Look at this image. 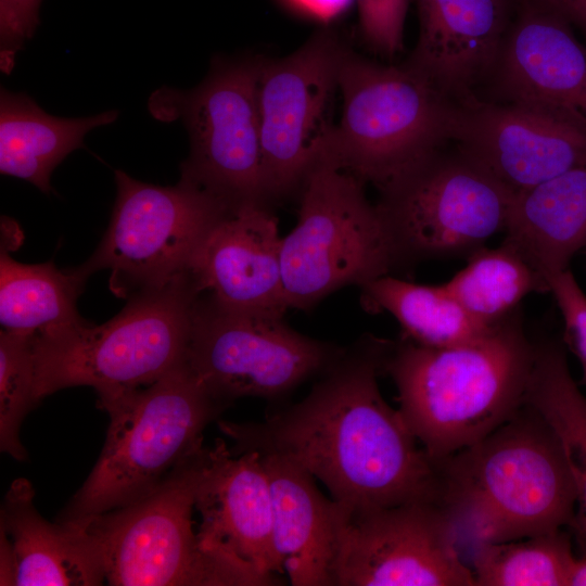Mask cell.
<instances>
[{
	"label": "cell",
	"mask_w": 586,
	"mask_h": 586,
	"mask_svg": "<svg viewBox=\"0 0 586 586\" xmlns=\"http://www.w3.org/2000/svg\"><path fill=\"white\" fill-rule=\"evenodd\" d=\"M386 347L368 340L345 348L304 399L263 422L219 420L231 453L285 456L349 511L437 501L436 463L378 385Z\"/></svg>",
	"instance_id": "obj_1"
},
{
	"label": "cell",
	"mask_w": 586,
	"mask_h": 586,
	"mask_svg": "<svg viewBox=\"0 0 586 586\" xmlns=\"http://www.w3.org/2000/svg\"><path fill=\"white\" fill-rule=\"evenodd\" d=\"M535 345L510 314L471 343L431 347L387 344L382 371L393 379L399 411L437 463L513 417L524 405Z\"/></svg>",
	"instance_id": "obj_2"
},
{
	"label": "cell",
	"mask_w": 586,
	"mask_h": 586,
	"mask_svg": "<svg viewBox=\"0 0 586 586\" xmlns=\"http://www.w3.org/2000/svg\"><path fill=\"white\" fill-rule=\"evenodd\" d=\"M438 504L472 545L569 526L576 493L563 449L528 405L479 442L436 463Z\"/></svg>",
	"instance_id": "obj_3"
},
{
	"label": "cell",
	"mask_w": 586,
	"mask_h": 586,
	"mask_svg": "<svg viewBox=\"0 0 586 586\" xmlns=\"http://www.w3.org/2000/svg\"><path fill=\"white\" fill-rule=\"evenodd\" d=\"M341 116L320 161L381 192L451 141L458 100L409 66L368 60L342 46Z\"/></svg>",
	"instance_id": "obj_4"
},
{
	"label": "cell",
	"mask_w": 586,
	"mask_h": 586,
	"mask_svg": "<svg viewBox=\"0 0 586 586\" xmlns=\"http://www.w3.org/2000/svg\"><path fill=\"white\" fill-rule=\"evenodd\" d=\"M98 407L110 416L105 443L60 521L84 520L152 493L204 446V429L227 408L186 362L145 387L98 399Z\"/></svg>",
	"instance_id": "obj_5"
},
{
	"label": "cell",
	"mask_w": 586,
	"mask_h": 586,
	"mask_svg": "<svg viewBox=\"0 0 586 586\" xmlns=\"http://www.w3.org/2000/svg\"><path fill=\"white\" fill-rule=\"evenodd\" d=\"M191 273L135 295L114 318L34 340L35 397L91 386L102 399L148 386L186 362L195 302Z\"/></svg>",
	"instance_id": "obj_6"
},
{
	"label": "cell",
	"mask_w": 586,
	"mask_h": 586,
	"mask_svg": "<svg viewBox=\"0 0 586 586\" xmlns=\"http://www.w3.org/2000/svg\"><path fill=\"white\" fill-rule=\"evenodd\" d=\"M208 447L181 462L152 493L128 506L82 521L114 586H262L208 551L194 530L198 485Z\"/></svg>",
	"instance_id": "obj_7"
},
{
	"label": "cell",
	"mask_w": 586,
	"mask_h": 586,
	"mask_svg": "<svg viewBox=\"0 0 586 586\" xmlns=\"http://www.w3.org/2000/svg\"><path fill=\"white\" fill-rule=\"evenodd\" d=\"M364 184L326 161L305 178L296 225L281 243L289 308L308 309L348 284L362 288L396 265L381 213Z\"/></svg>",
	"instance_id": "obj_8"
},
{
	"label": "cell",
	"mask_w": 586,
	"mask_h": 586,
	"mask_svg": "<svg viewBox=\"0 0 586 586\" xmlns=\"http://www.w3.org/2000/svg\"><path fill=\"white\" fill-rule=\"evenodd\" d=\"M259 59H220L195 88L164 86L149 111L163 122L180 120L190 139L181 178L231 207L269 204L258 105Z\"/></svg>",
	"instance_id": "obj_9"
},
{
	"label": "cell",
	"mask_w": 586,
	"mask_h": 586,
	"mask_svg": "<svg viewBox=\"0 0 586 586\" xmlns=\"http://www.w3.org/2000/svg\"><path fill=\"white\" fill-rule=\"evenodd\" d=\"M115 182L109 227L86 264L92 272L110 269V288L119 297L163 288L190 273L203 239L233 208L183 178L162 187L117 169Z\"/></svg>",
	"instance_id": "obj_10"
},
{
	"label": "cell",
	"mask_w": 586,
	"mask_h": 586,
	"mask_svg": "<svg viewBox=\"0 0 586 586\" xmlns=\"http://www.w3.org/2000/svg\"><path fill=\"white\" fill-rule=\"evenodd\" d=\"M344 349L296 332L283 318L229 308L201 293L186 364L208 394L229 407L245 396L281 399Z\"/></svg>",
	"instance_id": "obj_11"
},
{
	"label": "cell",
	"mask_w": 586,
	"mask_h": 586,
	"mask_svg": "<svg viewBox=\"0 0 586 586\" xmlns=\"http://www.w3.org/2000/svg\"><path fill=\"white\" fill-rule=\"evenodd\" d=\"M441 152L381 192L396 263L474 252L507 227L515 194L459 150Z\"/></svg>",
	"instance_id": "obj_12"
},
{
	"label": "cell",
	"mask_w": 586,
	"mask_h": 586,
	"mask_svg": "<svg viewBox=\"0 0 586 586\" xmlns=\"http://www.w3.org/2000/svg\"><path fill=\"white\" fill-rule=\"evenodd\" d=\"M339 508L332 586H475L437 501Z\"/></svg>",
	"instance_id": "obj_13"
},
{
	"label": "cell",
	"mask_w": 586,
	"mask_h": 586,
	"mask_svg": "<svg viewBox=\"0 0 586 586\" xmlns=\"http://www.w3.org/2000/svg\"><path fill=\"white\" fill-rule=\"evenodd\" d=\"M342 46L334 31L323 29L288 56L259 59L258 105L269 203L301 189L322 156L334 126Z\"/></svg>",
	"instance_id": "obj_14"
},
{
	"label": "cell",
	"mask_w": 586,
	"mask_h": 586,
	"mask_svg": "<svg viewBox=\"0 0 586 586\" xmlns=\"http://www.w3.org/2000/svg\"><path fill=\"white\" fill-rule=\"evenodd\" d=\"M451 141L519 194L586 164V127L508 102L459 100Z\"/></svg>",
	"instance_id": "obj_15"
},
{
	"label": "cell",
	"mask_w": 586,
	"mask_h": 586,
	"mask_svg": "<svg viewBox=\"0 0 586 586\" xmlns=\"http://www.w3.org/2000/svg\"><path fill=\"white\" fill-rule=\"evenodd\" d=\"M198 536L208 551L256 577L262 586L281 585L284 574L273 546L272 502L260 455H233L217 438L208 447L198 485Z\"/></svg>",
	"instance_id": "obj_16"
},
{
	"label": "cell",
	"mask_w": 586,
	"mask_h": 586,
	"mask_svg": "<svg viewBox=\"0 0 586 586\" xmlns=\"http://www.w3.org/2000/svg\"><path fill=\"white\" fill-rule=\"evenodd\" d=\"M491 76L504 102L586 127V46L532 0H519Z\"/></svg>",
	"instance_id": "obj_17"
},
{
	"label": "cell",
	"mask_w": 586,
	"mask_h": 586,
	"mask_svg": "<svg viewBox=\"0 0 586 586\" xmlns=\"http://www.w3.org/2000/svg\"><path fill=\"white\" fill-rule=\"evenodd\" d=\"M278 219L267 205L226 213L196 250L190 273L201 293L238 310L283 318L285 301Z\"/></svg>",
	"instance_id": "obj_18"
},
{
	"label": "cell",
	"mask_w": 586,
	"mask_h": 586,
	"mask_svg": "<svg viewBox=\"0 0 586 586\" xmlns=\"http://www.w3.org/2000/svg\"><path fill=\"white\" fill-rule=\"evenodd\" d=\"M419 36L407 64L455 100L491 76L519 0H416Z\"/></svg>",
	"instance_id": "obj_19"
},
{
	"label": "cell",
	"mask_w": 586,
	"mask_h": 586,
	"mask_svg": "<svg viewBox=\"0 0 586 586\" xmlns=\"http://www.w3.org/2000/svg\"><path fill=\"white\" fill-rule=\"evenodd\" d=\"M26 479L1 506L0 585L97 586L105 582L101 549L82 521L43 519Z\"/></svg>",
	"instance_id": "obj_20"
},
{
	"label": "cell",
	"mask_w": 586,
	"mask_h": 586,
	"mask_svg": "<svg viewBox=\"0 0 586 586\" xmlns=\"http://www.w3.org/2000/svg\"><path fill=\"white\" fill-rule=\"evenodd\" d=\"M259 455L271 492L273 546L284 574L293 586H332L339 504L295 461L275 453Z\"/></svg>",
	"instance_id": "obj_21"
},
{
	"label": "cell",
	"mask_w": 586,
	"mask_h": 586,
	"mask_svg": "<svg viewBox=\"0 0 586 586\" xmlns=\"http://www.w3.org/2000/svg\"><path fill=\"white\" fill-rule=\"evenodd\" d=\"M504 242L547 280L586 243V164L515 194Z\"/></svg>",
	"instance_id": "obj_22"
},
{
	"label": "cell",
	"mask_w": 586,
	"mask_h": 586,
	"mask_svg": "<svg viewBox=\"0 0 586 586\" xmlns=\"http://www.w3.org/2000/svg\"><path fill=\"white\" fill-rule=\"evenodd\" d=\"M118 118V111L63 118L46 113L30 97L1 88L0 171L49 193L54 168L81 148L89 131Z\"/></svg>",
	"instance_id": "obj_23"
},
{
	"label": "cell",
	"mask_w": 586,
	"mask_h": 586,
	"mask_svg": "<svg viewBox=\"0 0 586 586\" xmlns=\"http://www.w3.org/2000/svg\"><path fill=\"white\" fill-rule=\"evenodd\" d=\"M92 270L85 263L59 268L52 262L27 265L2 247L0 255L1 330L46 340L89 322L77 311V298Z\"/></svg>",
	"instance_id": "obj_24"
},
{
	"label": "cell",
	"mask_w": 586,
	"mask_h": 586,
	"mask_svg": "<svg viewBox=\"0 0 586 586\" xmlns=\"http://www.w3.org/2000/svg\"><path fill=\"white\" fill-rule=\"evenodd\" d=\"M578 386L560 342L535 345L524 403L547 422L563 449L576 493L569 527L582 557H586V396Z\"/></svg>",
	"instance_id": "obj_25"
},
{
	"label": "cell",
	"mask_w": 586,
	"mask_h": 586,
	"mask_svg": "<svg viewBox=\"0 0 586 586\" xmlns=\"http://www.w3.org/2000/svg\"><path fill=\"white\" fill-rule=\"evenodd\" d=\"M361 289L370 306L390 313L407 339L421 345L450 347L471 343L495 326L476 321L445 283L418 284L386 275Z\"/></svg>",
	"instance_id": "obj_26"
},
{
	"label": "cell",
	"mask_w": 586,
	"mask_h": 586,
	"mask_svg": "<svg viewBox=\"0 0 586 586\" xmlns=\"http://www.w3.org/2000/svg\"><path fill=\"white\" fill-rule=\"evenodd\" d=\"M463 308L484 326H494L513 313L533 292H549L546 278L510 244L480 247L447 283Z\"/></svg>",
	"instance_id": "obj_27"
},
{
	"label": "cell",
	"mask_w": 586,
	"mask_h": 586,
	"mask_svg": "<svg viewBox=\"0 0 586 586\" xmlns=\"http://www.w3.org/2000/svg\"><path fill=\"white\" fill-rule=\"evenodd\" d=\"M575 557L563 528L517 540L477 543L472 548L476 586H568Z\"/></svg>",
	"instance_id": "obj_28"
},
{
	"label": "cell",
	"mask_w": 586,
	"mask_h": 586,
	"mask_svg": "<svg viewBox=\"0 0 586 586\" xmlns=\"http://www.w3.org/2000/svg\"><path fill=\"white\" fill-rule=\"evenodd\" d=\"M35 397L34 340L0 331V449L17 461L27 457L20 437Z\"/></svg>",
	"instance_id": "obj_29"
},
{
	"label": "cell",
	"mask_w": 586,
	"mask_h": 586,
	"mask_svg": "<svg viewBox=\"0 0 586 586\" xmlns=\"http://www.w3.org/2000/svg\"><path fill=\"white\" fill-rule=\"evenodd\" d=\"M408 3L409 0H357L360 31L372 50L387 56L402 51Z\"/></svg>",
	"instance_id": "obj_30"
},
{
	"label": "cell",
	"mask_w": 586,
	"mask_h": 586,
	"mask_svg": "<svg viewBox=\"0 0 586 586\" xmlns=\"http://www.w3.org/2000/svg\"><path fill=\"white\" fill-rule=\"evenodd\" d=\"M547 282L563 318V340L582 366L578 385H586V294L569 268L549 276Z\"/></svg>",
	"instance_id": "obj_31"
},
{
	"label": "cell",
	"mask_w": 586,
	"mask_h": 586,
	"mask_svg": "<svg viewBox=\"0 0 586 586\" xmlns=\"http://www.w3.org/2000/svg\"><path fill=\"white\" fill-rule=\"evenodd\" d=\"M42 0H0V68L9 75L39 24Z\"/></svg>",
	"instance_id": "obj_32"
},
{
	"label": "cell",
	"mask_w": 586,
	"mask_h": 586,
	"mask_svg": "<svg viewBox=\"0 0 586 586\" xmlns=\"http://www.w3.org/2000/svg\"><path fill=\"white\" fill-rule=\"evenodd\" d=\"M578 28L586 37V0H532Z\"/></svg>",
	"instance_id": "obj_33"
},
{
	"label": "cell",
	"mask_w": 586,
	"mask_h": 586,
	"mask_svg": "<svg viewBox=\"0 0 586 586\" xmlns=\"http://www.w3.org/2000/svg\"><path fill=\"white\" fill-rule=\"evenodd\" d=\"M301 10L320 18H330L347 8L351 0H290Z\"/></svg>",
	"instance_id": "obj_34"
},
{
	"label": "cell",
	"mask_w": 586,
	"mask_h": 586,
	"mask_svg": "<svg viewBox=\"0 0 586 586\" xmlns=\"http://www.w3.org/2000/svg\"><path fill=\"white\" fill-rule=\"evenodd\" d=\"M568 586H586V557H575L570 570Z\"/></svg>",
	"instance_id": "obj_35"
}]
</instances>
